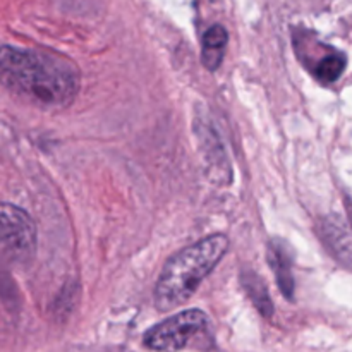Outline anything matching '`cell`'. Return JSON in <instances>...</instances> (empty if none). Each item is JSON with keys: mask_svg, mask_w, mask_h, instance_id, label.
I'll list each match as a JSON object with an SVG mask.
<instances>
[{"mask_svg": "<svg viewBox=\"0 0 352 352\" xmlns=\"http://www.w3.org/2000/svg\"><path fill=\"white\" fill-rule=\"evenodd\" d=\"M0 82L40 109H65L78 96L81 74L67 58L31 48L0 47Z\"/></svg>", "mask_w": 352, "mask_h": 352, "instance_id": "1", "label": "cell"}, {"mask_svg": "<svg viewBox=\"0 0 352 352\" xmlns=\"http://www.w3.org/2000/svg\"><path fill=\"white\" fill-rule=\"evenodd\" d=\"M229 250L223 234H213L168 258L155 287L158 311H172L195 296L201 282L222 261Z\"/></svg>", "mask_w": 352, "mask_h": 352, "instance_id": "2", "label": "cell"}, {"mask_svg": "<svg viewBox=\"0 0 352 352\" xmlns=\"http://www.w3.org/2000/svg\"><path fill=\"white\" fill-rule=\"evenodd\" d=\"M208 332V315L201 309H186L146 330L143 344L153 352H181Z\"/></svg>", "mask_w": 352, "mask_h": 352, "instance_id": "3", "label": "cell"}, {"mask_svg": "<svg viewBox=\"0 0 352 352\" xmlns=\"http://www.w3.org/2000/svg\"><path fill=\"white\" fill-rule=\"evenodd\" d=\"M38 243L36 226L30 213L12 203H0V250L16 261L34 256Z\"/></svg>", "mask_w": 352, "mask_h": 352, "instance_id": "4", "label": "cell"}, {"mask_svg": "<svg viewBox=\"0 0 352 352\" xmlns=\"http://www.w3.org/2000/svg\"><path fill=\"white\" fill-rule=\"evenodd\" d=\"M195 133L198 138L199 150H201L203 160L206 164V172L208 177L212 179L215 184H230V175H232V168H230L229 157L226 153L222 140L217 134L215 127L212 126L208 119H195Z\"/></svg>", "mask_w": 352, "mask_h": 352, "instance_id": "5", "label": "cell"}, {"mask_svg": "<svg viewBox=\"0 0 352 352\" xmlns=\"http://www.w3.org/2000/svg\"><path fill=\"white\" fill-rule=\"evenodd\" d=\"M268 265L274 270L278 289L287 299L294 298V275H292V254L289 243L282 239H270L268 243Z\"/></svg>", "mask_w": 352, "mask_h": 352, "instance_id": "6", "label": "cell"}, {"mask_svg": "<svg viewBox=\"0 0 352 352\" xmlns=\"http://www.w3.org/2000/svg\"><path fill=\"white\" fill-rule=\"evenodd\" d=\"M227 43H229V33L223 26L215 24L206 31L203 36L201 62L208 71H217L220 67L223 55H226Z\"/></svg>", "mask_w": 352, "mask_h": 352, "instance_id": "7", "label": "cell"}, {"mask_svg": "<svg viewBox=\"0 0 352 352\" xmlns=\"http://www.w3.org/2000/svg\"><path fill=\"white\" fill-rule=\"evenodd\" d=\"M241 280H243L244 291L248 292L250 299L253 301V305L256 306L258 311L263 316L270 318L274 315V305H272V299L268 296L267 285L261 280V277H258L256 274H253L251 270H244L241 275Z\"/></svg>", "mask_w": 352, "mask_h": 352, "instance_id": "8", "label": "cell"}, {"mask_svg": "<svg viewBox=\"0 0 352 352\" xmlns=\"http://www.w3.org/2000/svg\"><path fill=\"white\" fill-rule=\"evenodd\" d=\"M347 58L342 52L330 50L313 65V74L322 82H336L346 71Z\"/></svg>", "mask_w": 352, "mask_h": 352, "instance_id": "9", "label": "cell"}]
</instances>
